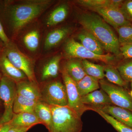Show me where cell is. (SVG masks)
I'll use <instances>...</instances> for the list:
<instances>
[{
    "label": "cell",
    "instance_id": "obj_13",
    "mask_svg": "<svg viewBox=\"0 0 132 132\" xmlns=\"http://www.w3.org/2000/svg\"><path fill=\"white\" fill-rule=\"evenodd\" d=\"M97 109L111 116L121 123L132 128V111L114 105H107Z\"/></svg>",
    "mask_w": 132,
    "mask_h": 132
},
{
    "label": "cell",
    "instance_id": "obj_6",
    "mask_svg": "<svg viewBox=\"0 0 132 132\" xmlns=\"http://www.w3.org/2000/svg\"><path fill=\"white\" fill-rule=\"evenodd\" d=\"M64 49L66 54L71 58L97 60L109 64L113 63L116 59L114 55L110 53L102 55L96 54L87 49L73 38L69 39L66 41Z\"/></svg>",
    "mask_w": 132,
    "mask_h": 132
},
{
    "label": "cell",
    "instance_id": "obj_15",
    "mask_svg": "<svg viewBox=\"0 0 132 132\" xmlns=\"http://www.w3.org/2000/svg\"><path fill=\"white\" fill-rule=\"evenodd\" d=\"M78 37L80 44L87 49L97 54H105L103 46L90 32L83 29L78 34Z\"/></svg>",
    "mask_w": 132,
    "mask_h": 132
},
{
    "label": "cell",
    "instance_id": "obj_18",
    "mask_svg": "<svg viewBox=\"0 0 132 132\" xmlns=\"http://www.w3.org/2000/svg\"><path fill=\"white\" fill-rule=\"evenodd\" d=\"M63 68L76 82L86 75L81 59L71 58L66 62Z\"/></svg>",
    "mask_w": 132,
    "mask_h": 132
},
{
    "label": "cell",
    "instance_id": "obj_20",
    "mask_svg": "<svg viewBox=\"0 0 132 132\" xmlns=\"http://www.w3.org/2000/svg\"><path fill=\"white\" fill-rule=\"evenodd\" d=\"M69 12L68 5L62 3L50 12L46 19V23L48 27H53L61 23L67 18Z\"/></svg>",
    "mask_w": 132,
    "mask_h": 132
},
{
    "label": "cell",
    "instance_id": "obj_9",
    "mask_svg": "<svg viewBox=\"0 0 132 132\" xmlns=\"http://www.w3.org/2000/svg\"><path fill=\"white\" fill-rule=\"evenodd\" d=\"M62 76L65 86L68 106L81 116L85 112L89 111L88 106L81 102V96L78 93L76 82L71 78L64 68L61 71Z\"/></svg>",
    "mask_w": 132,
    "mask_h": 132
},
{
    "label": "cell",
    "instance_id": "obj_25",
    "mask_svg": "<svg viewBox=\"0 0 132 132\" xmlns=\"http://www.w3.org/2000/svg\"><path fill=\"white\" fill-rule=\"evenodd\" d=\"M105 76L111 83L127 89L129 82L123 79L116 66L108 64L104 66Z\"/></svg>",
    "mask_w": 132,
    "mask_h": 132
},
{
    "label": "cell",
    "instance_id": "obj_27",
    "mask_svg": "<svg viewBox=\"0 0 132 132\" xmlns=\"http://www.w3.org/2000/svg\"><path fill=\"white\" fill-rule=\"evenodd\" d=\"M82 66L86 75L99 80L103 79L105 77L104 66L94 64L87 60H82Z\"/></svg>",
    "mask_w": 132,
    "mask_h": 132
},
{
    "label": "cell",
    "instance_id": "obj_21",
    "mask_svg": "<svg viewBox=\"0 0 132 132\" xmlns=\"http://www.w3.org/2000/svg\"><path fill=\"white\" fill-rule=\"evenodd\" d=\"M124 2L122 0H80L76 2L80 6L92 10L105 7L120 9Z\"/></svg>",
    "mask_w": 132,
    "mask_h": 132
},
{
    "label": "cell",
    "instance_id": "obj_7",
    "mask_svg": "<svg viewBox=\"0 0 132 132\" xmlns=\"http://www.w3.org/2000/svg\"><path fill=\"white\" fill-rule=\"evenodd\" d=\"M41 93L42 101L48 105L60 106L68 105L65 86L60 80L47 82L41 90Z\"/></svg>",
    "mask_w": 132,
    "mask_h": 132
},
{
    "label": "cell",
    "instance_id": "obj_10",
    "mask_svg": "<svg viewBox=\"0 0 132 132\" xmlns=\"http://www.w3.org/2000/svg\"><path fill=\"white\" fill-rule=\"evenodd\" d=\"M102 16L107 24L114 29L131 23L128 21L120 9L113 8H101L92 9Z\"/></svg>",
    "mask_w": 132,
    "mask_h": 132
},
{
    "label": "cell",
    "instance_id": "obj_11",
    "mask_svg": "<svg viewBox=\"0 0 132 132\" xmlns=\"http://www.w3.org/2000/svg\"><path fill=\"white\" fill-rule=\"evenodd\" d=\"M0 70L3 75L16 83L28 79L26 74L12 64L2 52L0 54Z\"/></svg>",
    "mask_w": 132,
    "mask_h": 132
},
{
    "label": "cell",
    "instance_id": "obj_2",
    "mask_svg": "<svg viewBox=\"0 0 132 132\" xmlns=\"http://www.w3.org/2000/svg\"><path fill=\"white\" fill-rule=\"evenodd\" d=\"M79 22L84 29L92 34L106 51L120 57L118 38L104 19L96 14L85 13L79 16Z\"/></svg>",
    "mask_w": 132,
    "mask_h": 132
},
{
    "label": "cell",
    "instance_id": "obj_29",
    "mask_svg": "<svg viewBox=\"0 0 132 132\" xmlns=\"http://www.w3.org/2000/svg\"><path fill=\"white\" fill-rule=\"evenodd\" d=\"M123 79L128 82L132 81V59H123L116 66Z\"/></svg>",
    "mask_w": 132,
    "mask_h": 132
},
{
    "label": "cell",
    "instance_id": "obj_26",
    "mask_svg": "<svg viewBox=\"0 0 132 132\" xmlns=\"http://www.w3.org/2000/svg\"><path fill=\"white\" fill-rule=\"evenodd\" d=\"M40 35L36 29H31L24 35L22 42L25 47L31 52H35L38 50L40 43Z\"/></svg>",
    "mask_w": 132,
    "mask_h": 132
},
{
    "label": "cell",
    "instance_id": "obj_34",
    "mask_svg": "<svg viewBox=\"0 0 132 132\" xmlns=\"http://www.w3.org/2000/svg\"><path fill=\"white\" fill-rule=\"evenodd\" d=\"M32 127L11 126L7 132H27Z\"/></svg>",
    "mask_w": 132,
    "mask_h": 132
},
{
    "label": "cell",
    "instance_id": "obj_35",
    "mask_svg": "<svg viewBox=\"0 0 132 132\" xmlns=\"http://www.w3.org/2000/svg\"><path fill=\"white\" fill-rule=\"evenodd\" d=\"M10 127L11 125L9 122L3 124L0 123V132H7Z\"/></svg>",
    "mask_w": 132,
    "mask_h": 132
},
{
    "label": "cell",
    "instance_id": "obj_23",
    "mask_svg": "<svg viewBox=\"0 0 132 132\" xmlns=\"http://www.w3.org/2000/svg\"><path fill=\"white\" fill-rule=\"evenodd\" d=\"M76 82L81 97L98 90L100 88L99 80L87 75Z\"/></svg>",
    "mask_w": 132,
    "mask_h": 132
},
{
    "label": "cell",
    "instance_id": "obj_40",
    "mask_svg": "<svg viewBox=\"0 0 132 132\" xmlns=\"http://www.w3.org/2000/svg\"><path fill=\"white\" fill-rule=\"evenodd\" d=\"M131 86H132V81H131Z\"/></svg>",
    "mask_w": 132,
    "mask_h": 132
},
{
    "label": "cell",
    "instance_id": "obj_5",
    "mask_svg": "<svg viewBox=\"0 0 132 132\" xmlns=\"http://www.w3.org/2000/svg\"><path fill=\"white\" fill-rule=\"evenodd\" d=\"M16 83L3 75L0 81V100L4 104V112L0 118V123H9L14 115V103L16 95Z\"/></svg>",
    "mask_w": 132,
    "mask_h": 132
},
{
    "label": "cell",
    "instance_id": "obj_12",
    "mask_svg": "<svg viewBox=\"0 0 132 132\" xmlns=\"http://www.w3.org/2000/svg\"><path fill=\"white\" fill-rule=\"evenodd\" d=\"M81 100L84 105L97 108L107 105H113L108 95L102 89L81 97Z\"/></svg>",
    "mask_w": 132,
    "mask_h": 132
},
{
    "label": "cell",
    "instance_id": "obj_19",
    "mask_svg": "<svg viewBox=\"0 0 132 132\" xmlns=\"http://www.w3.org/2000/svg\"><path fill=\"white\" fill-rule=\"evenodd\" d=\"M9 123L11 126L24 127H32L38 124H42L34 113L27 112L14 114L13 118Z\"/></svg>",
    "mask_w": 132,
    "mask_h": 132
},
{
    "label": "cell",
    "instance_id": "obj_8",
    "mask_svg": "<svg viewBox=\"0 0 132 132\" xmlns=\"http://www.w3.org/2000/svg\"><path fill=\"white\" fill-rule=\"evenodd\" d=\"M99 83L100 87L108 95L113 105L132 112V98L127 89L104 79L99 80Z\"/></svg>",
    "mask_w": 132,
    "mask_h": 132
},
{
    "label": "cell",
    "instance_id": "obj_38",
    "mask_svg": "<svg viewBox=\"0 0 132 132\" xmlns=\"http://www.w3.org/2000/svg\"><path fill=\"white\" fill-rule=\"evenodd\" d=\"M3 48L0 47V54L2 52Z\"/></svg>",
    "mask_w": 132,
    "mask_h": 132
},
{
    "label": "cell",
    "instance_id": "obj_33",
    "mask_svg": "<svg viewBox=\"0 0 132 132\" xmlns=\"http://www.w3.org/2000/svg\"><path fill=\"white\" fill-rule=\"evenodd\" d=\"M0 38L5 45L7 44L10 40L5 32V29L1 21H0Z\"/></svg>",
    "mask_w": 132,
    "mask_h": 132
},
{
    "label": "cell",
    "instance_id": "obj_3",
    "mask_svg": "<svg viewBox=\"0 0 132 132\" xmlns=\"http://www.w3.org/2000/svg\"><path fill=\"white\" fill-rule=\"evenodd\" d=\"M52 124L49 132H81L83 123L81 116L68 105H50Z\"/></svg>",
    "mask_w": 132,
    "mask_h": 132
},
{
    "label": "cell",
    "instance_id": "obj_36",
    "mask_svg": "<svg viewBox=\"0 0 132 132\" xmlns=\"http://www.w3.org/2000/svg\"><path fill=\"white\" fill-rule=\"evenodd\" d=\"M5 46V45H4L3 43V42L2 40L1 39V38H0V47L1 48H3V47Z\"/></svg>",
    "mask_w": 132,
    "mask_h": 132
},
{
    "label": "cell",
    "instance_id": "obj_39",
    "mask_svg": "<svg viewBox=\"0 0 132 132\" xmlns=\"http://www.w3.org/2000/svg\"><path fill=\"white\" fill-rule=\"evenodd\" d=\"M130 95H131V97L132 98V89L131 90V91H130Z\"/></svg>",
    "mask_w": 132,
    "mask_h": 132
},
{
    "label": "cell",
    "instance_id": "obj_14",
    "mask_svg": "<svg viewBox=\"0 0 132 132\" xmlns=\"http://www.w3.org/2000/svg\"><path fill=\"white\" fill-rule=\"evenodd\" d=\"M16 86L17 94L36 101H42L41 90L38 83L26 80L17 82Z\"/></svg>",
    "mask_w": 132,
    "mask_h": 132
},
{
    "label": "cell",
    "instance_id": "obj_24",
    "mask_svg": "<svg viewBox=\"0 0 132 132\" xmlns=\"http://www.w3.org/2000/svg\"><path fill=\"white\" fill-rule=\"evenodd\" d=\"M34 114L37 116L42 124L49 130L52 124V111L49 105L42 101L38 102L34 109Z\"/></svg>",
    "mask_w": 132,
    "mask_h": 132
},
{
    "label": "cell",
    "instance_id": "obj_17",
    "mask_svg": "<svg viewBox=\"0 0 132 132\" xmlns=\"http://www.w3.org/2000/svg\"><path fill=\"white\" fill-rule=\"evenodd\" d=\"M62 59L61 54H58L48 60L43 67L41 79L44 81L57 77L60 70V63Z\"/></svg>",
    "mask_w": 132,
    "mask_h": 132
},
{
    "label": "cell",
    "instance_id": "obj_22",
    "mask_svg": "<svg viewBox=\"0 0 132 132\" xmlns=\"http://www.w3.org/2000/svg\"><path fill=\"white\" fill-rule=\"evenodd\" d=\"M38 102L16 94L14 103V113H34V109Z\"/></svg>",
    "mask_w": 132,
    "mask_h": 132
},
{
    "label": "cell",
    "instance_id": "obj_32",
    "mask_svg": "<svg viewBox=\"0 0 132 132\" xmlns=\"http://www.w3.org/2000/svg\"><path fill=\"white\" fill-rule=\"evenodd\" d=\"M120 45V57L122 60L132 59V43Z\"/></svg>",
    "mask_w": 132,
    "mask_h": 132
},
{
    "label": "cell",
    "instance_id": "obj_16",
    "mask_svg": "<svg viewBox=\"0 0 132 132\" xmlns=\"http://www.w3.org/2000/svg\"><path fill=\"white\" fill-rule=\"evenodd\" d=\"M70 32V28L68 27L59 28L50 31L45 38V50H50L55 47L66 38Z\"/></svg>",
    "mask_w": 132,
    "mask_h": 132
},
{
    "label": "cell",
    "instance_id": "obj_31",
    "mask_svg": "<svg viewBox=\"0 0 132 132\" xmlns=\"http://www.w3.org/2000/svg\"><path fill=\"white\" fill-rule=\"evenodd\" d=\"M120 9L126 19L132 23V0L124 1Z\"/></svg>",
    "mask_w": 132,
    "mask_h": 132
},
{
    "label": "cell",
    "instance_id": "obj_1",
    "mask_svg": "<svg viewBox=\"0 0 132 132\" xmlns=\"http://www.w3.org/2000/svg\"><path fill=\"white\" fill-rule=\"evenodd\" d=\"M52 0L0 1L1 15L8 30L15 35L52 6Z\"/></svg>",
    "mask_w": 132,
    "mask_h": 132
},
{
    "label": "cell",
    "instance_id": "obj_4",
    "mask_svg": "<svg viewBox=\"0 0 132 132\" xmlns=\"http://www.w3.org/2000/svg\"><path fill=\"white\" fill-rule=\"evenodd\" d=\"M2 52L12 64L26 74L28 80L38 84L35 74L34 62L22 52L14 43L10 40L3 48Z\"/></svg>",
    "mask_w": 132,
    "mask_h": 132
},
{
    "label": "cell",
    "instance_id": "obj_37",
    "mask_svg": "<svg viewBox=\"0 0 132 132\" xmlns=\"http://www.w3.org/2000/svg\"><path fill=\"white\" fill-rule=\"evenodd\" d=\"M2 76V73L1 72V70H0V81H1V79ZM1 100H0V105L1 104Z\"/></svg>",
    "mask_w": 132,
    "mask_h": 132
},
{
    "label": "cell",
    "instance_id": "obj_28",
    "mask_svg": "<svg viewBox=\"0 0 132 132\" xmlns=\"http://www.w3.org/2000/svg\"><path fill=\"white\" fill-rule=\"evenodd\" d=\"M89 111L96 112L104 118L109 124H110L118 132H132V128L126 126L113 118L107 114L105 113L101 110L95 108L88 106Z\"/></svg>",
    "mask_w": 132,
    "mask_h": 132
},
{
    "label": "cell",
    "instance_id": "obj_30",
    "mask_svg": "<svg viewBox=\"0 0 132 132\" xmlns=\"http://www.w3.org/2000/svg\"><path fill=\"white\" fill-rule=\"evenodd\" d=\"M115 29L119 35L118 39L120 45L132 43V23Z\"/></svg>",
    "mask_w": 132,
    "mask_h": 132
}]
</instances>
